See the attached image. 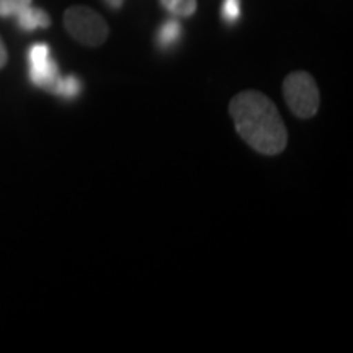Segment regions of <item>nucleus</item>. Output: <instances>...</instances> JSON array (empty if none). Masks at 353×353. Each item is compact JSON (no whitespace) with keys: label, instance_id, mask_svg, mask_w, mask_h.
<instances>
[{"label":"nucleus","instance_id":"nucleus-4","mask_svg":"<svg viewBox=\"0 0 353 353\" xmlns=\"http://www.w3.org/2000/svg\"><path fill=\"white\" fill-rule=\"evenodd\" d=\"M59 77V69H57L56 61L51 59V56L39 64H30V79H32V82L37 87L51 92V94Z\"/></svg>","mask_w":353,"mask_h":353},{"label":"nucleus","instance_id":"nucleus-7","mask_svg":"<svg viewBox=\"0 0 353 353\" xmlns=\"http://www.w3.org/2000/svg\"><path fill=\"white\" fill-rule=\"evenodd\" d=\"M52 94L63 97V99H76V97L81 94V82H79V79L74 76L59 77Z\"/></svg>","mask_w":353,"mask_h":353},{"label":"nucleus","instance_id":"nucleus-10","mask_svg":"<svg viewBox=\"0 0 353 353\" xmlns=\"http://www.w3.org/2000/svg\"><path fill=\"white\" fill-rule=\"evenodd\" d=\"M50 57V46L44 43L33 44L32 50L28 52V61L30 64H39L43 61H46Z\"/></svg>","mask_w":353,"mask_h":353},{"label":"nucleus","instance_id":"nucleus-13","mask_svg":"<svg viewBox=\"0 0 353 353\" xmlns=\"http://www.w3.org/2000/svg\"><path fill=\"white\" fill-rule=\"evenodd\" d=\"M105 2H107L108 7H112V8H120V7L123 6V2H125V0H105Z\"/></svg>","mask_w":353,"mask_h":353},{"label":"nucleus","instance_id":"nucleus-5","mask_svg":"<svg viewBox=\"0 0 353 353\" xmlns=\"http://www.w3.org/2000/svg\"><path fill=\"white\" fill-rule=\"evenodd\" d=\"M17 20H19L20 28L25 30V32H32V30L37 28H48L51 25L50 15L41 8H34L32 6L21 10L17 15Z\"/></svg>","mask_w":353,"mask_h":353},{"label":"nucleus","instance_id":"nucleus-12","mask_svg":"<svg viewBox=\"0 0 353 353\" xmlns=\"http://www.w3.org/2000/svg\"><path fill=\"white\" fill-rule=\"evenodd\" d=\"M7 59H8V54H7V48H6V44H3L2 38H0V69H2L3 65L7 64Z\"/></svg>","mask_w":353,"mask_h":353},{"label":"nucleus","instance_id":"nucleus-6","mask_svg":"<svg viewBox=\"0 0 353 353\" xmlns=\"http://www.w3.org/2000/svg\"><path fill=\"white\" fill-rule=\"evenodd\" d=\"M180 34H182V26H180V23L175 19H170L159 30L157 41L162 48H170L179 41Z\"/></svg>","mask_w":353,"mask_h":353},{"label":"nucleus","instance_id":"nucleus-3","mask_svg":"<svg viewBox=\"0 0 353 353\" xmlns=\"http://www.w3.org/2000/svg\"><path fill=\"white\" fill-rule=\"evenodd\" d=\"M283 95L291 112L301 120L312 118L319 110V88L311 74L304 70L291 72L283 82Z\"/></svg>","mask_w":353,"mask_h":353},{"label":"nucleus","instance_id":"nucleus-8","mask_svg":"<svg viewBox=\"0 0 353 353\" xmlns=\"http://www.w3.org/2000/svg\"><path fill=\"white\" fill-rule=\"evenodd\" d=\"M162 7L174 17H192L196 12V0H161Z\"/></svg>","mask_w":353,"mask_h":353},{"label":"nucleus","instance_id":"nucleus-2","mask_svg":"<svg viewBox=\"0 0 353 353\" xmlns=\"http://www.w3.org/2000/svg\"><path fill=\"white\" fill-rule=\"evenodd\" d=\"M64 26L70 37L85 46H100L110 34L103 17L83 6H74L65 10Z\"/></svg>","mask_w":353,"mask_h":353},{"label":"nucleus","instance_id":"nucleus-11","mask_svg":"<svg viewBox=\"0 0 353 353\" xmlns=\"http://www.w3.org/2000/svg\"><path fill=\"white\" fill-rule=\"evenodd\" d=\"M223 17L224 20L232 23L241 17V2L239 0H224L223 3Z\"/></svg>","mask_w":353,"mask_h":353},{"label":"nucleus","instance_id":"nucleus-9","mask_svg":"<svg viewBox=\"0 0 353 353\" xmlns=\"http://www.w3.org/2000/svg\"><path fill=\"white\" fill-rule=\"evenodd\" d=\"M33 0H0V17H17L32 6Z\"/></svg>","mask_w":353,"mask_h":353},{"label":"nucleus","instance_id":"nucleus-1","mask_svg":"<svg viewBox=\"0 0 353 353\" xmlns=\"http://www.w3.org/2000/svg\"><path fill=\"white\" fill-rule=\"evenodd\" d=\"M229 114L237 134L254 151L263 156H276L288 144V132L275 103L255 90L237 94L229 103Z\"/></svg>","mask_w":353,"mask_h":353}]
</instances>
